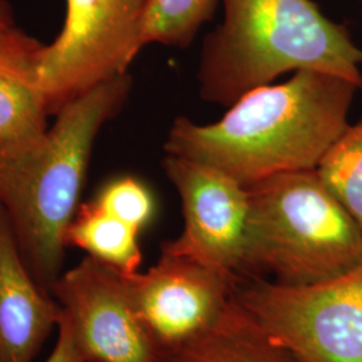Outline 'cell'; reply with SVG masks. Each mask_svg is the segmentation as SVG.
Masks as SVG:
<instances>
[{
	"label": "cell",
	"mask_w": 362,
	"mask_h": 362,
	"mask_svg": "<svg viewBox=\"0 0 362 362\" xmlns=\"http://www.w3.org/2000/svg\"><path fill=\"white\" fill-rule=\"evenodd\" d=\"M358 90L349 79L299 70L284 83L248 91L216 122L177 117L164 151L219 169L245 187L314 170L349 127Z\"/></svg>",
	"instance_id": "6da1fadb"
},
{
	"label": "cell",
	"mask_w": 362,
	"mask_h": 362,
	"mask_svg": "<svg viewBox=\"0 0 362 362\" xmlns=\"http://www.w3.org/2000/svg\"><path fill=\"white\" fill-rule=\"evenodd\" d=\"M130 89L129 73L107 79L64 106L52 129L0 145V204L27 269L49 293L64 272L66 233L79 207L94 141Z\"/></svg>",
	"instance_id": "7a4b0ae2"
},
{
	"label": "cell",
	"mask_w": 362,
	"mask_h": 362,
	"mask_svg": "<svg viewBox=\"0 0 362 362\" xmlns=\"http://www.w3.org/2000/svg\"><path fill=\"white\" fill-rule=\"evenodd\" d=\"M223 21L203 40L199 93L231 106L288 71L315 70L362 89V50L349 28L311 0H220Z\"/></svg>",
	"instance_id": "3957f363"
},
{
	"label": "cell",
	"mask_w": 362,
	"mask_h": 362,
	"mask_svg": "<svg viewBox=\"0 0 362 362\" xmlns=\"http://www.w3.org/2000/svg\"><path fill=\"white\" fill-rule=\"evenodd\" d=\"M247 194L245 278L311 285L361 263V228L317 169L258 181Z\"/></svg>",
	"instance_id": "277c9868"
},
{
	"label": "cell",
	"mask_w": 362,
	"mask_h": 362,
	"mask_svg": "<svg viewBox=\"0 0 362 362\" xmlns=\"http://www.w3.org/2000/svg\"><path fill=\"white\" fill-rule=\"evenodd\" d=\"M235 299L296 362H362V262L318 284L242 278Z\"/></svg>",
	"instance_id": "5b68a950"
},
{
	"label": "cell",
	"mask_w": 362,
	"mask_h": 362,
	"mask_svg": "<svg viewBox=\"0 0 362 362\" xmlns=\"http://www.w3.org/2000/svg\"><path fill=\"white\" fill-rule=\"evenodd\" d=\"M149 0H66L62 31L40 52L39 85L49 115L128 73L144 49Z\"/></svg>",
	"instance_id": "8992f818"
},
{
	"label": "cell",
	"mask_w": 362,
	"mask_h": 362,
	"mask_svg": "<svg viewBox=\"0 0 362 362\" xmlns=\"http://www.w3.org/2000/svg\"><path fill=\"white\" fill-rule=\"evenodd\" d=\"M163 168L176 188L184 226L161 252L243 276L246 260L247 187L219 169L167 155Z\"/></svg>",
	"instance_id": "52a82bcc"
},
{
	"label": "cell",
	"mask_w": 362,
	"mask_h": 362,
	"mask_svg": "<svg viewBox=\"0 0 362 362\" xmlns=\"http://www.w3.org/2000/svg\"><path fill=\"white\" fill-rule=\"evenodd\" d=\"M86 362H161L132 306L122 272L85 257L50 290Z\"/></svg>",
	"instance_id": "ba28073f"
},
{
	"label": "cell",
	"mask_w": 362,
	"mask_h": 362,
	"mask_svg": "<svg viewBox=\"0 0 362 362\" xmlns=\"http://www.w3.org/2000/svg\"><path fill=\"white\" fill-rule=\"evenodd\" d=\"M122 275L132 306L163 357L214 324L243 278L165 252L149 270Z\"/></svg>",
	"instance_id": "9c48e42d"
},
{
	"label": "cell",
	"mask_w": 362,
	"mask_h": 362,
	"mask_svg": "<svg viewBox=\"0 0 362 362\" xmlns=\"http://www.w3.org/2000/svg\"><path fill=\"white\" fill-rule=\"evenodd\" d=\"M62 309L34 279L0 204V362H34Z\"/></svg>",
	"instance_id": "30bf717a"
},
{
	"label": "cell",
	"mask_w": 362,
	"mask_h": 362,
	"mask_svg": "<svg viewBox=\"0 0 362 362\" xmlns=\"http://www.w3.org/2000/svg\"><path fill=\"white\" fill-rule=\"evenodd\" d=\"M43 46L15 25L0 26V145L47 130L49 113L39 85Z\"/></svg>",
	"instance_id": "8fae6325"
},
{
	"label": "cell",
	"mask_w": 362,
	"mask_h": 362,
	"mask_svg": "<svg viewBox=\"0 0 362 362\" xmlns=\"http://www.w3.org/2000/svg\"><path fill=\"white\" fill-rule=\"evenodd\" d=\"M161 362H296L233 297L206 330L167 353Z\"/></svg>",
	"instance_id": "7c38bea8"
},
{
	"label": "cell",
	"mask_w": 362,
	"mask_h": 362,
	"mask_svg": "<svg viewBox=\"0 0 362 362\" xmlns=\"http://www.w3.org/2000/svg\"><path fill=\"white\" fill-rule=\"evenodd\" d=\"M140 233L91 200L78 207L66 233V245L81 248L117 272L134 274L143 262Z\"/></svg>",
	"instance_id": "4fadbf2b"
},
{
	"label": "cell",
	"mask_w": 362,
	"mask_h": 362,
	"mask_svg": "<svg viewBox=\"0 0 362 362\" xmlns=\"http://www.w3.org/2000/svg\"><path fill=\"white\" fill-rule=\"evenodd\" d=\"M220 0H149L143 46L160 43L187 49L203 25L214 18Z\"/></svg>",
	"instance_id": "5bb4252c"
},
{
	"label": "cell",
	"mask_w": 362,
	"mask_h": 362,
	"mask_svg": "<svg viewBox=\"0 0 362 362\" xmlns=\"http://www.w3.org/2000/svg\"><path fill=\"white\" fill-rule=\"evenodd\" d=\"M317 172L362 231V118L326 152Z\"/></svg>",
	"instance_id": "9a60e30c"
},
{
	"label": "cell",
	"mask_w": 362,
	"mask_h": 362,
	"mask_svg": "<svg viewBox=\"0 0 362 362\" xmlns=\"http://www.w3.org/2000/svg\"><path fill=\"white\" fill-rule=\"evenodd\" d=\"M94 203L139 231H143L155 215L153 194L144 182L130 176L105 184Z\"/></svg>",
	"instance_id": "2e32d148"
},
{
	"label": "cell",
	"mask_w": 362,
	"mask_h": 362,
	"mask_svg": "<svg viewBox=\"0 0 362 362\" xmlns=\"http://www.w3.org/2000/svg\"><path fill=\"white\" fill-rule=\"evenodd\" d=\"M46 362H86L78 350L69 325L66 324L62 317L58 325V338L55 348Z\"/></svg>",
	"instance_id": "e0dca14e"
},
{
	"label": "cell",
	"mask_w": 362,
	"mask_h": 362,
	"mask_svg": "<svg viewBox=\"0 0 362 362\" xmlns=\"http://www.w3.org/2000/svg\"><path fill=\"white\" fill-rule=\"evenodd\" d=\"M13 25V8L7 0H0V26Z\"/></svg>",
	"instance_id": "ac0fdd59"
}]
</instances>
